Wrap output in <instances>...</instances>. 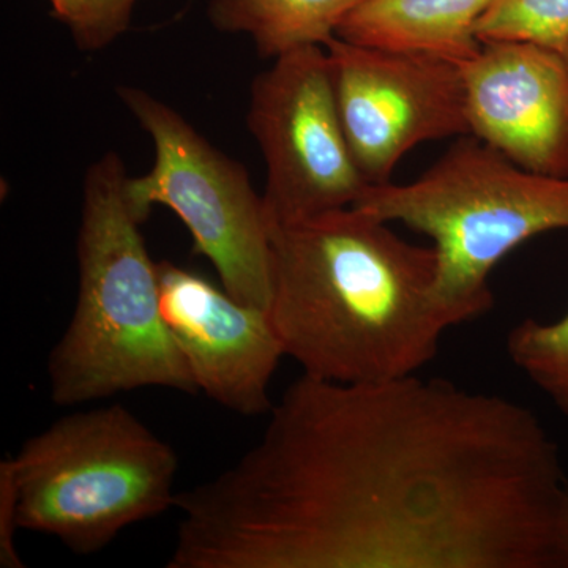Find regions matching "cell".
Returning <instances> with one entry per match:
<instances>
[{
  "label": "cell",
  "instance_id": "cell-17",
  "mask_svg": "<svg viewBox=\"0 0 568 568\" xmlns=\"http://www.w3.org/2000/svg\"><path fill=\"white\" fill-rule=\"evenodd\" d=\"M564 58H566V61H567V63H568V47H567V50H566V51H564Z\"/></svg>",
  "mask_w": 568,
  "mask_h": 568
},
{
  "label": "cell",
  "instance_id": "cell-3",
  "mask_svg": "<svg viewBox=\"0 0 568 568\" xmlns=\"http://www.w3.org/2000/svg\"><path fill=\"white\" fill-rule=\"evenodd\" d=\"M129 179L115 152L85 171L77 305L48 358L51 398L59 406L148 387L200 394L163 320L159 264L126 192Z\"/></svg>",
  "mask_w": 568,
  "mask_h": 568
},
{
  "label": "cell",
  "instance_id": "cell-14",
  "mask_svg": "<svg viewBox=\"0 0 568 568\" xmlns=\"http://www.w3.org/2000/svg\"><path fill=\"white\" fill-rule=\"evenodd\" d=\"M477 39L526 41L562 52L568 47V0H495L477 22Z\"/></svg>",
  "mask_w": 568,
  "mask_h": 568
},
{
  "label": "cell",
  "instance_id": "cell-10",
  "mask_svg": "<svg viewBox=\"0 0 568 568\" xmlns=\"http://www.w3.org/2000/svg\"><path fill=\"white\" fill-rule=\"evenodd\" d=\"M469 134L530 173L568 178V63L526 41H488L462 63Z\"/></svg>",
  "mask_w": 568,
  "mask_h": 568
},
{
  "label": "cell",
  "instance_id": "cell-5",
  "mask_svg": "<svg viewBox=\"0 0 568 568\" xmlns=\"http://www.w3.org/2000/svg\"><path fill=\"white\" fill-rule=\"evenodd\" d=\"M13 459L20 528L77 555L102 551L122 530L175 507L178 454L129 407L63 416Z\"/></svg>",
  "mask_w": 568,
  "mask_h": 568
},
{
  "label": "cell",
  "instance_id": "cell-12",
  "mask_svg": "<svg viewBox=\"0 0 568 568\" xmlns=\"http://www.w3.org/2000/svg\"><path fill=\"white\" fill-rule=\"evenodd\" d=\"M366 0H209L207 18L223 33H244L261 59L325 47Z\"/></svg>",
  "mask_w": 568,
  "mask_h": 568
},
{
  "label": "cell",
  "instance_id": "cell-13",
  "mask_svg": "<svg viewBox=\"0 0 568 568\" xmlns=\"http://www.w3.org/2000/svg\"><path fill=\"white\" fill-rule=\"evenodd\" d=\"M511 364L568 417V312L556 321L523 320L508 332Z\"/></svg>",
  "mask_w": 568,
  "mask_h": 568
},
{
  "label": "cell",
  "instance_id": "cell-11",
  "mask_svg": "<svg viewBox=\"0 0 568 568\" xmlns=\"http://www.w3.org/2000/svg\"><path fill=\"white\" fill-rule=\"evenodd\" d=\"M495 0H366L336 29L362 47L420 52L465 63L477 54V22Z\"/></svg>",
  "mask_w": 568,
  "mask_h": 568
},
{
  "label": "cell",
  "instance_id": "cell-4",
  "mask_svg": "<svg viewBox=\"0 0 568 568\" xmlns=\"http://www.w3.org/2000/svg\"><path fill=\"white\" fill-rule=\"evenodd\" d=\"M354 207L432 239L439 293L466 324L491 310L489 275L504 257L568 230V178L530 173L467 134L416 181L372 185Z\"/></svg>",
  "mask_w": 568,
  "mask_h": 568
},
{
  "label": "cell",
  "instance_id": "cell-16",
  "mask_svg": "<svg viewBox=\"0 0 568 568\" xmlns=\"http://www.w3.org/2000/svg\"><path fill=\"white\" fill-rule=\"evenodd\" d=\"M20 528V495L11 455L0 462V567L24 568L17 537Z\"/></svg>",
  "mask_w": 568,
  "mask_h": 568
},
{
  "label": "cell",
  "instance_id": "cell-8",
  "mask_svg": "<svg viewBox=\"0 0 568 568\" xmlns=\"http://www.w3.org/2000/svg\"><path fill=\"white\" fill-rule=\"evenodd\" d=\"M324 48L343 129L369 185L392 182L396 164L410 149L470 133L459 63L338 37Z\"/></svg>",
  "mask_w": 568,
  "mask_h": 568
},
{
  "label": "cell",
  "instance_id": "cell-9",
  "mask_svg": "<svg viewBox=\"0 0 568 568\" xmlns=\"http://www.w3.org/2000/svg\"><path fill=\"white\" fill-rule=\"evenodd\" d=\"M159 275L163 320L197 392L239 416L268 414V387L286 357L268 310L171 261Z\"/></svg>",
  "mask_w": 568,
  "mask_h": 568
},
{
  "label": "cell",
  "instance_id": "cell-6",
  "mask_svg": "<svg viewBox=\"0 0 568 568\" xmlns=\"http://www.w3.org/2000/svg\"><path fill=\"white\" fill-rule=\"evenodd\" d=\"M119 99L151 136L149 173L126 183L134 211L148 222L153 205L171 209L237 301L268 310L272 294L271 224L263 194L244 164L231 159L170 104L134 85Z\"/></svg>",
  "mask_w": 568,
  "mask_h": 568
},
{
  "label": "cell",
  "instance_id": "cell-7",
  "mask_svg": "<svg viewBox=\"0 0 568 568\" xmlns=\"http://www.w3.org/2000/svg\"><path fill=\"white\" fill-rule=\"evenodd\" d=\"M246 125L267 170L271 226L354 207L372 186L351 152L324 47L286 52L254 78Z\"/></svg>",
  "mask_w": 568,
  "mask_h": 568
},
{
  "label": "cell",
  "instance_id": "cell-1",
  "mask_svg": "<svg viewBox=\"0 0 568 568\" xmlns=\"http://www.w3.org/2000/svg\"><path fill=\"white\" fill-rule=\"evenodd\" d=\"M174 508L168 568H568V476L544 424L420 373L298 376L257 443Z\"/></svg>",
  "mask_w": 568,
  "mask_h": 568
},
{
  "label": "cell",
  "instance_id": "cell-15",
  "mask_svg": "<svg viewBox=\"0 0 568 568\" xmlns=\"http://www.w3.org/2000/svg\"><path fill=\"white\" fill-rule=\"evenodd\" d=\"M74 43L84 52L102 51L129 31L138 0H48Z\"/></svg>",
  "mask_w": 568,
  "mask_h": 568
},
{
  "label": "cell",
  "instance_id": "cell-2",
  "mask_svg": "<svg viewBox=\"0 0 568 568\" xmlns=\"http://www.w3.org/2000/svg\"><path fill=\"white\" fill-rule=\"evenodd\" d=\"M268 313L302 375L343 384L417 375L463 323L432 246L358 207L271 226Z\"/></svg>",
  "mask_w": 568,
  "mask_h": 568
}]
</instances>
